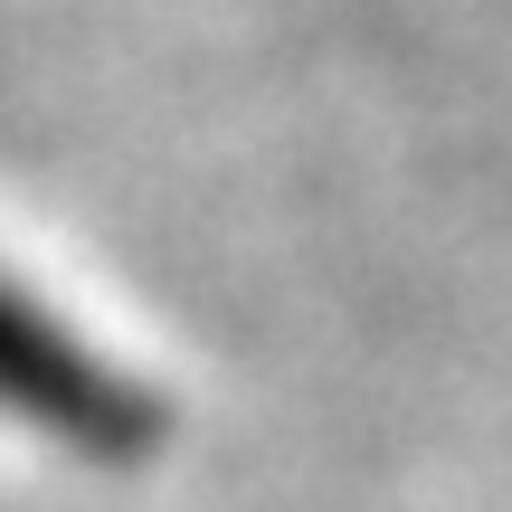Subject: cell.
I'll return each instance as SVG.
<instances>
[{"label":"cell","mask_w":512,"mask_h":512,"mask_svg":"<svg viewBox=\"0 0 512 512\" xmlns=\"http://www.w3.org/2000/svg\"><path fill=\"white\" fill-rule=\"evenodd\" d=\"M0 427L57 446V456H143L152 389L48 294L0 275Z\"/></svg>","instance_id":"6da1fadb"}]
</instances>
